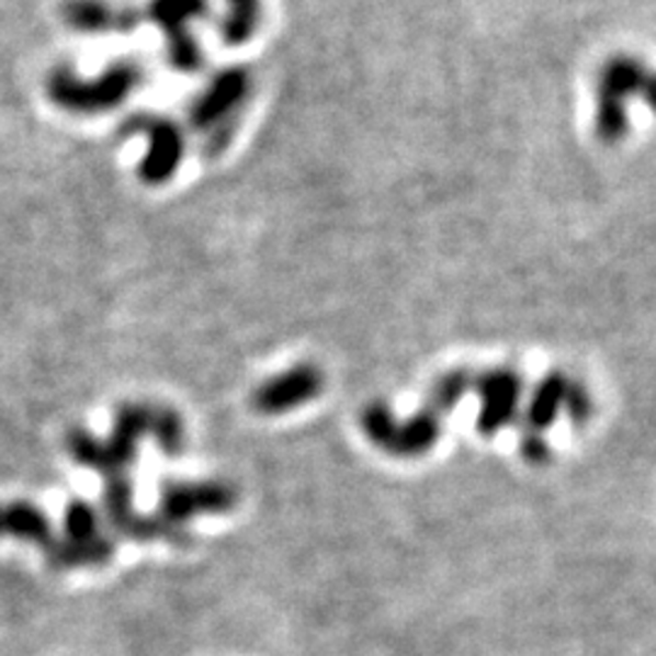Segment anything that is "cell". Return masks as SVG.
<instances>
[{"label":"cell","instance_id":"cell-4","mask_svg":"<svg viewBox=\"0 0 656 656\" xmlns=\"http://www.w3.org/2000/svg\"><path fill=\"white\" fill-rule=\"evenodd\" d=\"M248 90H251V73L244 66H226L190 105L192 129L219 134L234 112L244 105Z\"/></svg>","mask_w":656,"mask_h":656},{"label":"cell","instance_id":"cell-16","mask_svg":"<svg viewBox=\"0 0 656 656\" xmlns=\"http://www.w3.org/2000/svg\"><path fill=\"white\" fill-rule=\"evenodd\" d=\"M474 384V380L467 375V372H450L443 380L436 384L433 389V397H431V406L433 411L431 414H440L450 409V406H455L462 394H465Z\"/></svg>","mask_w":656,"mask_h":656},{"label":"cell","instance_id":"cell-11","mask_svg":"<svg viewBox=\"0 0 656 656\" xmlns=\"http://www.w3.org/2000/svg\"><path fill=\"white\" fill-rule=\"evenodd\" d=\"M263 20V0H226L219 35L226 47H244L260 27Z\"/></svg>","mask_w":656,"mask_h":656},{"label":"cell","instance_id":"cell-13","mask_svg":"<svg viewBox=\"0 0 656 656\" xmlns=\"http://www.w3.org/2000/svg\"><path fill=\"white\" fill-rule=\"evenodd\" d=\"M3 523H5V533L27 540V542H49V520L44 516L37 506L18 501L3 508Z\"/></svg>","mask_w":656,"mask_h":656},{"label":"cell","instance_id":"cell-8","mask_svg":"<svg viewBox=\"0 0 656 656\" xmlns=\"http://www.w3.org/2000/svg\"><path fill=\"white\" fill-rule=\"evenodd\" d=\"M234 506V494L217 484L168 486L163 494V513L168 518H188L192 513L226 511Z\"/></svg>","mask_w":656,"mask_h":656},{"label":"cell","instance_id":"cell-1","mask_svg":"<svg viewBox=\"0 0 656 656\" xmlns=\"http://www.w3.org/2000/svg\"><path fill=\"white\" fill-rule=\"evenodd\" d=\"M649 66L637 56L615 54L603 64L596 83V137L603 144H620L630 132V100L640 98Z\"/></svg>","mask_w":656,"mask_h":656},{"label":"cell","instance_id":"cell-17","mask_svg":"<svg viewBox=\"0 0 656 656\" xmlns=\"http://www.w3.org/2000/svg\"><path fill=\"white\" fill-rule=\"evenodd\" d=\"M64 523H66V530H69L71 540H90L98 535V516L88 504L76 501L66 508Z\"/></svg>","mask_w":656,"mask_h":656},{"label":"cell","instance_id":"cell-15","mask_svg":"<svg viewBox=\"0 0 656 656\" xmlns=\"http://www.w3.org/2000/svg\"><path fill=\"white\" fill-rule=\"evenodd\" d=\"M168 42V61L176 71L183 73H195L205 66V52H202V44L195 35H183Z\"/></svg>","mask_w":656,"mask_h":656},{"label":"cell","instance_id":"cell-3","mask_svg":"<svg viewBox=\"0 0 656 656\" xmlns=\"http://www.w3.org/2000/svg\"><path fill=\"white\" fill-rule=\"evenodd\" d=\"M124 134H144L146 154L139 163V178L146 185H166L183 166L185 137L173 120L139 115L124 124Z\"/></svg>","mask_w":656,"mask_h":656},{"label":"cell","instance_id":"cell-12","mask_svg":"<svg viewBox=\"0 0 656 656\" xmlns=\"http://www.w3.org/2000/svg\"><path fill=\"white\" fill-rule=\"evenodd\" d=\"M569 387L572 382L567 377H562L559 372H552V375H547L540 382V387L533 394V404H530V423H533L535 433L550 426L554 421V416H557L559 406L567 404Z\"/></svg>","mask_w":656,"mask_h":656},{"label":"cell","instance_id":"cell-14","mask_svg":"<svg viewBox=\"0 0 656 656\" xmlns=\"http://www.w3.org/2000/svg\"><path fill=\"white\" fill-rule=\"evenodd\" d=\"M112 545L103 538L90 540H69L61 545H54L49 550V562L59 569L69 567H86V564H100L110 557Z\"/></svg>","mask_w":656,"mask_h":656},{"label":"cell","instance_id":"cell-6","mask_svg":"<svg viewBox=\"0 0 656 656\" xmlns=\"http://www.w3.org/2000/svg\"><path fill=\"white\" fill-rule=\"evenodd\" d=\"M321 372L312 365L292 367L265 382L263 387L256 392V406L265 414L287 411L292 406H299L316 397V392L321 389Z\"/></svg>","mask_w":656,"mask_h":656},{"label":"cell","instance_id":"cell-18","mask_svg":"<svg viewBox=\"0 0 656 656\" xmlns=\"http://www.w3.org/2000/svg\"><path fill=\"white\" fill-rule=\"evenodd\" d=\"M640 98L644 100V105H647L652 112H656V71L649 69L647 78H644V86H642Z\"/></svg>","mask_w":656,"mask_h":656},{"label":"cell","instance_id":"cell-2","mask_svg":"<svg viewBox=\"0 0 656 656\" xmlns=\"http://www.w3.org/2000/svg\"><path fill=\"white\" fill-rule=\"evenodd\" d=\"M142 86V69L134 61H117L95 78L59 71L52 78V98L78 115H100L120 108Z\"/></svg>","mask_w":656,"mask_h":656},{"label":"cell","instance_id":"cell-10","mask_svg":"<svg viewBox=\"0 0 656 656\" xmlns=\"http://www.w3.org/2000/svg\"><path fill=\"white\" fill-rule=\"evenodd\" d=\"M207 10L210 0H151L146 8V18L166 32V39H176L192 35V22L205 18Z\"/></svg>","mask_w":656,"mask_h":656},{"label":"cell","instance_id":"cell-5","mask_svg":"<svg viewBox=\"0 0 656 656\" xmlns=\"http://www.w3.org/2000/svg\"><path fill=\"white\" fill-rule=\"evenodd\" d=\"M365 428L372 440L392 450L394 455H421L438 438V418L431 411H423L416 421L399 426L392 421L387 409L372 406L365 414Z\"/></svg>","mask_w":656,"mask_h":656},{"label":"cell","instance_id":"cell-19","mask_svg":"<svg viewBox=\"0 0 656 656\" xmlns=\"http://www.w3.org/2000/svg\"><path fill=\"white\" fill-rule=\"evenodd\" d=\"M5 533V523H3V508H0V535Z\"/></svg>","mask_w":656,"mask_h":656},{"label":"cell","instance_id":"cell-7","mask_svg":"<svg viewBox=\"0 0 656 656\" xmlns=\"http://www.w3.org/2000/svg\"><path fill=\"white\" fill-rule=\"evenodd\" d=\"M474 384H477L482 394L479 428L489 436L511 421L520 394V377L511 370H494L486 372V375Z\"/></svg>","mask_w":656,"mask_h":656},{"label":"cell","instance_id":"cell-9","mask_svg":"<svg viewBox=\"0 0 656 656\" xmlns=\"http://www.w3.org/2000/svg\"><path fill=\"white\" fill-rule=\"evenodd\" d=\"M66 20L81 32H132L139 25V13L132 8H112L108 0H71Z\"/></svg>","mask_w":656,"mask_h":656}]
</instances>
